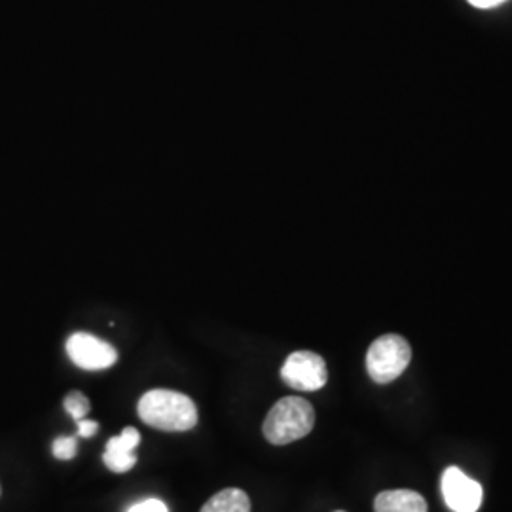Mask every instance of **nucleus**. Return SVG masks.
<instances>
[{"mask_svg": "<svg viewBox=\"0 0 512 512\" xmlns=\"http://www.w3.org/2000/svg\"><path fill=\"white\" fill-rule=\"evenodd\" d=\"M139 418L165 433H183L196 427L198 408L190 397L171 389H152L137 406Z\"/></svg>", "mask_w": 512, "mask_h": 512, "instance_id": "1", "label": "nucleus"}, {"mask_svg": "<svg viewBox=\"0 0 512 512\" xmlns=\"http://www.w3.org/2000/svg\"><path fill=\"white\" fill-rule=\"evenodd\" d=\"M315 427V410L306 399L285 397L274 404L266 416L262 431L264 437L275 446H285L294 440L304 439Z\"/></svg>", "mask_w": 512, "mask_h": 512, "instance_id": "2", "label": "nucleus"}, {"mask_svg": "<svg viewBox=\"0 0 512 512\" xmlns=\"http://www.w3.org/2000/svg\"><path fill=\"white\" fill-rule=\"evenodd\" d=\"M412 349L399 334L380 336L366 353V370L376 384L395 382L410 365Z\"/></svg>", "mask_w": 512, "mask_h": 512, "instance_id": "3", "label": "nucleus"}, {"mask_svg": "<svg viewBox=\"0 0 512 512\" xmlns=\"http://www.w3.org/2000/svg\"><path fill=\"white\" fill-rule=\"evenodd\" d=\"M281 380L298 391H319L327 385L329 370L321 355L313 351H296L281 368Z\"/></svg>", "mask_w": 512, "mask_h": 512, "instance_id": "4", "label": "nucleus"}, {"mask_svg": "<svg viewBox=\"0 0 512 512\" xmlns=\"http://www.w3.org/2000/svg\"><path fill=\"white\" fill-rule=\"evenodd\" d=\"M67 353L74 365L84 370H105L118 361V351L90 332H74L67 340Z\"/></svg>", "mask_w": 512, "mask_h": 512, "instance_id": "5", "label": "nucleus"}, {"mask_svg": "<svg viewBox=\"0 0 512 512\" xmlns=\"http://www.w3.org/2000/svg\"><path fill=\"white\" fill-rule=\"evenodd\" d=\"M440 490L446 505L454 512H476L484 499L482 486L458 467H448L442 473Z\"/></svg>", "mask_w": 512, "mask_h": 512, "instance_id": "6", "label": "nucleus"}, {"mask_svg": "<svg viewBox=\"0 0 512 512\" xmlns=\"http://www.w3.org/2000/svg\"><path fill=\"white\" fill-rule=\"evenodd\" d=\"M141 442V435L135 427H126L118 437H112L105 446L103 461L112 473H128L137 463L135 448Z\"/></svg>", "mask_w": 512, "mask_h": 512, "instance_id": "7", "label": "nucleus"}, {"mask_svg": "<svg viewBox=\"0 0 512 512\" xmlns=\"http://www.w3.org/2000/svg\"><path fill=\"white\" fill-rule=\"evenodd\" d=\"M376 512H427V501L412 490H387L374 499Z\"/></svg>", "mask_w": 512, "mask_h": 512, "instance_id": "8", "label": "nucleus"}, {"mask_svg": "<svg viewBox=\"0 0 512 512\" xmlns=\"http://www.w3.org/2000/svg\"><path fill=\"white\" fill-rule=\"evenodd\" d=\"M200 512H251V499L239 488H228L213 495Z\"/></svg>", "mask_w": 512, "mask_h": 512, "instance_id": "9", "label": "nucleus"}, {"mask_svg": "<svg viewBox=\"0 0 512 512\" xmlns=\"http://www.w3.org/2000/svg\"><path fill=\"white\" fill-rule=\"evenodd\" d=\"M63 404H65L67 414H69L74 421L84 420V418L90 414V410H92L90 399H88L84 393H80V391H71V393L65 397V403Z\"/></svg>", "mask_w": 512, "mask_h": 512, "instance_id": "10", "label": "nucleus"}, {"mask_svg": "<svg viewBox=\"0 0 512 512\" xmlns=\"http://www.w3.org/2000/svg\"><path fill=\"white\" fill-rule=\"evenodd\" d=\"M52 452H54V458L61 459V461H69V459L76 458L78 437L73 435V437H59V439H55Z\"/></svg>", "mask_w": 512, "mask_h": 512, "instance_id": "11", "label": "nucleus"}, {"mask_svg": "<svg viewBox=\"0 0 512 512\" xmlns=\"http://www.w3.org/2000/svg\"><path fill=\"white\" fill-rule=\"evenodd\" d=\"M128 512H167V507L160 499H145L141 503H135Z\"/></svg>", "mask_w": 512, "mask_h": 512, "instance_id": "12", "label": "nucleus"}, {"mask_svg": "<svg viewBox=\"0 0 512 512\" xmlns=\"http://www.w3.org/2000/svg\"><path fill=\"white\" fill-rule=\"evenodd\" d=\"M76 427H78L76 437H82V439H92L93 435L99 431V423L93 420H86V418L76 421Z\"/></svg>", "mask_w": 512, "mask_h": 512, "instance_id": "13", "label": "nucleus"}, {"mask_svg": "<svg viewBox=\"0 0 512 512\" xmlns=\"http://www.w3.org/2000/svg\"><path fill=\"white\" fill-rule=\"evenodd\" d=\"M469 2L476 6V8H494V6L503 4L505 0H469Z\"/></svg>", "mask_w": 512, "mask_h": 512, "instance_id": "14", "label": "nucleus"}, {"mask_svg": "<svg viewBox=\"0 0 512 512\" xmlns=\"http://www.w3.org/2000/svg\"><path fill=\"white\" fill-rule=\"evenodd\" d=\"M336 512H346V511H336Z\"/></svg>", "mask_w": 512, "mask_h": 512, "instance_id": "15", "label": "nucleus"}]
</instances>
